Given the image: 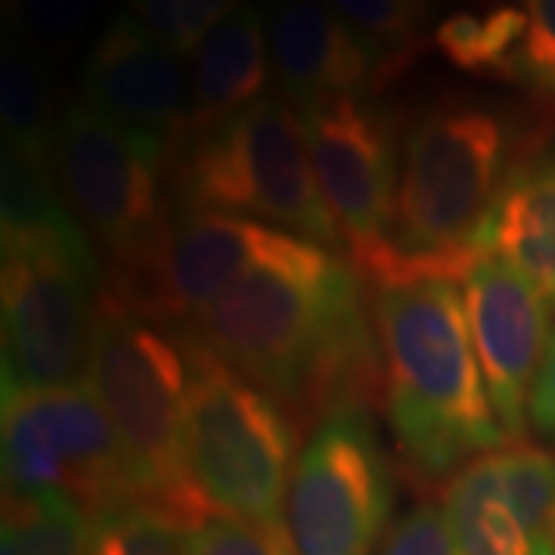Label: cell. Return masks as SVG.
Here are the masks:
<instances>
[{
	"label": "cell",
	"mask_w": 555,
	"mask_h": 555,
	"mask_svg": "<svg viewBox=\"0 0 555 555\" xmlns=\"http://www.w3.org/2000/svg\"><path fill=\"white\" fill-rule=\"evenodd\" d=\"M177 331L275 398L299 426L383 398V352L361 272L299 235Z\"/></svg>",
	"instance_id": "1"
},
{
	"label": "cell",
	"mask_w": 555,
	"mask_h": 555,
	"mask_svg": "<svg viewBox=\"0 0 555 555\" xmlns=\"http://www.w3.org/2000/svg\"><path fill=\"white\" fill-rule=\"evenodd\" d=\"M0 225L3 386L83 383L105 287L87 225L56 173L3 152Z\"/></svg>",
	"instance_id": "2"
},
{
	"label": "cell",
	"mask_w": 555,
	"mask_h": 555,
	"mask_svg": "<svg viewBox=\"0 0 555 555\" xmlns=\"http://www.w3.org/2000/svg\"><path fill=\"white\" fill-rule=\"evenodd\" d=\"M374 321L383 352V414L414 476L454 478L509 441L454 281L377 287Z\"/></svg>",
	"instance_id": "3"
},
{
	"label": "cell",
	"mask_w": 555,
	"mask_h": 555,
	"mask_svg": "<svg viewBox=\"0 0 555 555\" xmlns=\"http://www.w3.org/2000/svg\"><path fill=\"white\" fill-rule=\"evenodd\" d=\"M518 149L513 115L485 96H448L411 120L401 139L392 284L466 278L481 222L528 158Z\"/></svg>",
	"instance_id": "4"
},
{
	"label": "cell",
	"mask_w": 555,
	"mask_h": 555,
	"mask_svg": "<svg viewBox=\"0 0 555 555\" xmlns=\"http://www.w3.org/2000/svg\"><path fill=\"white\" fill-rule=\"evenodd\" d=\"M87 383L118 438L137 500H158L201 525L210 518L185 473L189 349L177 327L139 312L108 284L102 291Z\"/></svg>",
	"instance_id": "5"
},
{
	"label": "cell",
	"mask_w": 555,
	"mask_h": 555,
	"mask_svg": "<svg viewBox=\"0 0 555 555\" xmlns=\"http://www.w3.org/2000/svg\"><path fill=\"white\" fill-rule=\"evenodd\" d=\"M173 155L170 182L182 210L257 219L337 254L346 247L318 189L297 105L275 93L210 133L182 142Z\"/></svg>",
	"instance_id": "6"
},
{
	"label": "cell",
	"mask_w": 555,
	"mask_h": 555,
	"mask_svg": "<svg viewBox=\"0 0 555 555\" xmlns=\"http://www.w3.org/2000/svg\"><path fill=\"white\" fill-rule=\"evenodd\" d=\"M182 339L192 367L185 414L192 494L207 516L284 528L299 460V423L204 343L189 334Z\"/></svg>",
	"instance_id": "7"
},
{
	"label": "cell",
	"mask_w": 555,
	"mask_h": 555,
	"mask_svg": "<svg viewBox=\"0 0 555 555\" xmlns=\"http://www.w3.org/2000/svg\"><path fill=\"white\" fill-rule=\"evenodd\" d=\"M170 145L120 127L96 108L65 105L53 173L80 222L118 266V281L139 275L160 250L170 214L160 204V170Z\"/></svg>",
	"instance_id": "8"
},
{
	"label": "cell",
	"mask_w": 555,
	"mask_h": 555,
	"mask_svg": "<svg viewBox=\"0 0 555 555\" xmlns=\"http://www.w3.org/2000/svg\"><path fill=\"white\" fill-rule=\"evenodd\" d=\"M396 506V473L371 404L312 426L291 478L284 531L297 555H377Z\"/></svg>",
	"instance_id": "9"
},
{
	"label": "cell",
	"mask_w": 555,
	"mask_h": 555,
	"mask_svg": "<svg viewBox=\"0 0 555 555\" xmlns=\"http://www.w3.org/2000/svg\"><path fill=\"white\" fill-rule=\"evenodd\" d=\"M297 112L318 189L337 219L352 266L377 287L392 284V229L404 139L396 112L374 96H337Z\"/></svg>",
	"instance_id": "10"
},
{
	"label": "cell",
	"mask_w": 555,
	"mask_h": 555,
	"mask_svg": "<svg viewBox=\"0 0 555 555\" xmlns=\"http://www.w3.org/2000/svg\"><path fill=\"white\" fill-rule=\"evenodd\" d=\"M3 494H65L93 516L137 500L90 383L3 386Z\"/></svg>",
	"instance_id": "11"
},
{
	"label": "cell",
	"mask_w": 555,
	"mask_h": 555,
	"mask_svg": "<svg viewBox=\"0 0 555 555\" xmlns=\"http://www.w3.org/2000/svg\"><path fill=\"white\" fill-rule=\"evenodd\" d=\"M294 232L214 210H170L155 259L112 287L139 312L179 327L214 306L254 266L281 254Z\"/></svg>",
	"instance_id": "12"
},
{
	"label": "cell",
	"mask_w": 555,
	"mask_h": 555,
	"mask_svg": "<svg viewBox=\"0 0 555 555\" xmlns=\"http://www.w3.org/2000/svg\"><path fill=\"white\" fill-rule=\"evenodd\" d=\"M441 506L460 555H555V456L496 448L448 478Z\"/></svg>",
	"instance_id": "13"
},
{
	"label": "cell",
	"mask_w": 555,
	"mask_h": 555,
	"mask_svg": "<svg viewBox=\"0 0 555 555\" xmlns=\"http://www.w3.org/2000/svg\"><path fill=\"white\" fill-rule=\"evenodd\" d=\"M463 306L496 420L509 441L528 429V401L553 339V299L506 259L485 257L463 278Z\"/></svg>",
	"instance_id": "14"
},
{
	"label": "cell",
	"mask_w": 555,
	"mask_h": 555,
	"mask_svg": "<svg viewBox=\"0 0 555 555\" xmlns=\"http://www.w3.org/2000/svg\"><path fill=\"white\" fill-rule=\"evenodd\" d=\"M192 78L167 43L120 10L93 40L83 72L80 102L120 127L167 142L173 152L185 137Z\"/></svg>",
	"instance_id": "15"
},
{
	"label": "cell",
	"mask_w": 555,
	"mask_h": 555,
	"mask_svg": "<svg viewBox=\"0 0 555 555\" xmlns=\"http://www.w3.org/2000/svg\"><path fill=\"white\" fill-rule=\"evenodd\" d=\"M266 31L272 75L291 105L371 96L408 62L389 56L324 0H269Z\"/></svg>",
	"instance_id": "16"
},
{
	"label": "cell",
	"mask_w": 555,
	"mask_h": 555,
	"mask_svg": "<svg viewBox=\"0 0 555 555\" xmlns=\"http://www.w3.org/2000/svg\"><path fill=\"white\" fill-rule=\"evenodd\" d=\"M189 78L192 90L182 142L210 133L214 127L235 118L266 96L269 78H275L266 13L254 3L235 10L195 50Z\"/></svg>",
	"instance_id": "17"
},
{
	"label": "cell",
	"mask_w": 555,
	"mask_h": 555,
	"mask_svg": "<svg viewBox=\"0 0 555 555\" xmlns=\"http://www.w3.org/2000/svg\"><path fill=\"white\" fill-rule=\"evenodd\" d=\"M476 250L516 266L555 306V149L518 160L478 229Z\"/></svg>",
	"instance_id": "18"
},
{
	"label": "cell",
	"mask_w": 555,
	"mask_h": 555,
	"mask_svg": "<svg viewBox=\"0 0 555 555\" xmlns=\"http://www.w3.org/2000/svg\"><path fill=\"white\" fill-rule=\"evenodd\" d=\"M56 68L3 38L0 50V120L3 152L38 170H53L62 112L56 108Z\"/></svg>",
	"instance_id": "19"
},
{
	"label": "cell",
	"mask_w": 555,
	"mask_h": 555,
	"mask_svg": "<svg viewBox=\"0 0 555 555\" xmlns=\"http://www.w3.org/2000/svg\"><path fill=\"white\" fill-rule=\"evenodd\" d=\"M96 516L65 494H3V555H90Z\"/></svg>",
	"instance_id": "20"
},
{
	"label": "cell",
	"mask_w": 555,
	"mask_h": 555,
	"mask_svg": "<svg viewBox=\"0 0 555 555\" xmlns=\"http://www.w3.org/2000/svg\"><path fill=\"white\" fill-rule=\"evenodd\" d=\"M105 0H3V38L50 62H68L93 31Z\"/></svg>",
	"instance_id": "21"
},
{
	"label": "cell",
	"mask_w": 555,
	"mask_h": 555,
	"mask_svg": "<svg viewBox=\"0 0 555 555\" xmlns=\"http://www.w3.org/2000/svg\"><path fill=\"white\" fill-rule=\"evenodd\" d=\"M195 521L158 500H127L93 521L90 555H192Z\"/></svg>",
	"instance_id": "22"
},
{
	"label": "cell",
	"mask_w": 555,
	"mask_h": 555,
	"mask_svg": "<svg viewBox=\"0 0 555 555\" xmlns=\"http://www.w3.org/2000/svg\"><path fill=\"white\" fill-rule=\"evenodd\" d=\"M518 40V7H496L491 13H460L444 20L433 35V43L454 62L456 68L473 75L503 78L506 62Z\"/></svg>",
	"instance_id": "23"
},
{
	"label": "cell",
	"mask_w": 555,
	"mask_h": 555,
	"mask_svg": "<svg viewBox=\"0 0 555 555\" xmlns=\"http://www.w3.org/2000/svg\"><path fill=\"white\" fill-rule=\"evenodd\" d=\"M364 38L383 47L389 56L408 62L423 47L436 22L441 0H324Z\"/></svg>",
	"instance_id": "24"
},
{
	"label": "cell",
	"mask_w": 555,
	"mask_h": 555,
	"mask_svg": "<svg viewBox=\"0 0 555 555\" xmlns=\"http://www.w3.org/2000/svg\"><path fill=\"white\" fill-rule=\"evenodd\" d=\"M244 3L247 0H127V10L185 60L195 56L210 31H217Z\"/></svg>",
	"instance_id": "25"
},
{
	"label": "cell",
	"mask_w": 555,
	"mask_h": 555,
	"mask_svg": "<svg viewBox=\"0 0 555 555\" xmlns=\"http://www.w3.org/2000/svg\"><path fill=\"white\" fill-rule=\"evenodd\" d=\"M503 80L555 100V0H518V40Z\"/></svg>",
	"instance_id": "26"
},
{
	"label": "cell",
	"mask_w": 555,
	"mask_h": 555,
	"mask_svg": "<svg viewBox=\"0 0 555 555\" xmlns=\"http://www.w3.org/2000/svg\"><path fill=\"white\" fill-rule=\"evenodd\" d=\"M192 555H297L284 528L210 516L192 531Z\"/></svg>",
	"instance_id": "27"
},
{
	"label": "cell",
	"mask_w": 555,
	"mask_h": 555,
	"mask_svg": "<svg viewBox=\"0 0 555 555\" xmlns=\"http://www.w3.org/2000/svg\"><path fill=\"white\" fill-rule=\"evenodd\" d=\"M377 555H460L444 506L416 503L389 528Z\"/></svg>",
	"instance_id": "28"
},
{
	"label": "cell",
	"mask_w": 555,
	"mask_h": 555,
	"mask_svg": "<svg viewBox=\"0 0 555 555\" xmlns=\"http://www.w3.org/2000/svg\"><path fill=\"white\" fill-rule=\"evenodd\" d=\"M528 423L540 436L555 441V334L550 339L546 356H543V364L537 371L531 401H528Z\"/></svg>",
	"instance_id": "29"
}]
</instances>
